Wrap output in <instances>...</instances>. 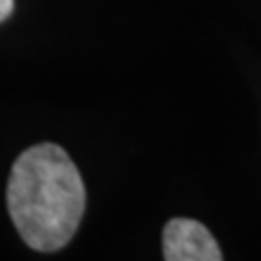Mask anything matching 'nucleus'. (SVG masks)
<instances>
[{
	"label": "nucleus",
	"mask_w": 261,
	"mask_h": 261,
	"mask_svg": "<svg viewBox=\"0 0 261 261\" xmlns=\"http://www.w3.org/2000/svg\"><path fill=\"white\" fill-rule=\"evenodd\" d=\"M85 202L81 172L59 144H35L13 161L7 211L29 248L57 252L68 246L81 226Z\"/></svg>",
	"instance_id": "obj_1"
},
{
	"label": "nucleus",
	"mask_w": 261,
	"mask_h": 261,
	"mask_svg": "<svg viewBox=\"0 0 261 261\" xmlns=\"http://www.w3.org/2000/svg\"><path fill=\"white\" fill-rule=\"evenodd\" d=\"M163 259L166 261H222L216 238L209 228L192 218H172L163 226Z\"/></svg>",
	"instance_id": "obj_2"
},
{
	"label": "nucleus",
	"mask_w": 261,
	"mask_h": 261,
	"mask_svg": "<svg viewBox=\"0 0 261 261\" xmlns=\"http://www.w3.org/2000/svg\"><path fill=\"white\" fill-rule=\"evenodd\" d=\"M13 7H15V0H0V22L11 18Z\"/></svg>",
	"instance_id": "obj_3"
}]
</instances>
